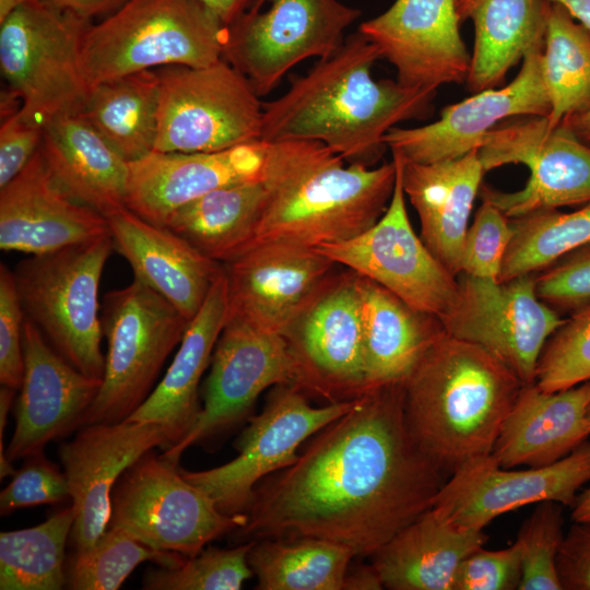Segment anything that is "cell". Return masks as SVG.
I'll list each match as a JSON object with an SVG mask.
<instances>
[{
	"mask_svg": "<svg viewBox=\"0 0 590 590\" xmlns=\"http://www.w3.org/2000/svg\"><path fill=\"white\" fill-rule=\"evenodd\" d=\"M101 319L107 341L105 371L83 425L127 420L153 391L189 324L168 300L135 278L105 295Z\"/></svg>",
	"mask_w": 590,
	"mask_h": 590,
	"instance_id": "8",
	"label": "cell"
},
{
	"mask_svg": "<svg viewBox=\"0 0 590 590\" xmlns=\"http://www.w3.org/2000/svg\"><path fill=\"white\" fill-rule=\"evenodd\" d=\"M109 234L106 219L68 196L42 150L0 188V248L44 255Z\"/></svg>",
	"mask_w": 590,
	"mask_h": 590,
	"instance_id": "24",
	"label": "cell"
},
{
	"mask_svg": "<svg viewBox=\"0 0 590 590\" xmlns=\"http://www.w3.org/2000/svg\"><path fill=\"white\" fill-rule=\"evenodd\" d=\"M70 498L64 472L47 460L43 452L26 458L0 493V512L7 516L16 509L58 504Z\"/></svg>",
	"mask_w": 590,
	"mask_h": 590,
	"instance_id": "46",
	"label": "cell"
},
{
	"mask_svg": "<svg viewBox=\"0 0 590 590\" xmlns=\"http://www.w3.org/2000/svg\"><path fill=\"white\" fill-rule=\"evenodd\" d=\"M457 279L456 303L439 318L445 332L483 347L524 385L534 382L541 352L564 321L538 297L535 273L505 282L465 273Z\"/></svg>",
	"mask_w": 590,
	"mask_h": 590,
	"instance_id": "16",
	"label": "cell"
},
{
	"mask_svg": "<svg viewBox=\"0 0 590 590\" xmlns=\"http://www.w3.org/2000/svg\"><path fill=\"white\" fill-rule=\"evenodd\" d=\"M115 249L109 234L21 261L13 270L25 314L50 345L86 376L103 379L98 288Z\"/></svg>",
	"mask_w": 590,
	"mask_h": 590,
	"instance_id": "6",
	"label": "cell"
},
{
	"mask_svg": "<svg viewBox=\"0 0 590 590\" xmlns=\"http://www.w3.org/2000/svg\"><path fill=\"white\" fill-rule=\"evenodd\" d=\"M74 522L72 506L44 522L0 533L1 590H60L66 587V545Z\"/></svg>",
	"mask_w": 590,
	"mask_h": 590,
	"instance_id": "38",
	"label": "cell"
},
{
	"mask_svg": "<svg viewBox=\"0 0 590 590\" xmlns=\"http://www.w3.org/2000/svg\"><path fill=\"white\" fill-rule=\"evenodd\" d=\"M589 481V440L552 464L526 470L502 468L491 453L456 470L432 509L457 528L483 530L495 518L526 505L551 500L573 507Z\"/></svg>",
	"mask_w": 590,
	"mask_h": 590,
	"instance_id": "18",
	"label": "cell"
},
{
	"mask_svg": "<svg viewBox=\"0 0 590 590\" xmlns=\"http://www.w3.org/2000/svg\"><path fill=\"white\" fill-rule=\"evenodd\" d=\"M479 157L485 173L508 164L529 168L530 177L521 190L505 192L481 186V199L509 219L590 202V145L562 122L551 128L546 117L522 116L498 125L485 137Z\"/></svg>",
	"mask_w": 590,
	"mask_h": 590,
	"instance_id": "12",
	"label": "cell"
},
{
	"mask_svg": "<svg viewBox=\"0 0 590 590\" xmlns=\"http://www.w3.org/2000/svg\"><path fill=\"white\" fill-rule=\"evenodd\" d=\"M562 4L569 14L590 31V0H550Z\"/></svg>",
	"mask_w": 590,
	"mask_h": 590,
	"instance_id": "55",
	"label": "cell"
},
{
	"mask_svg": "<svg viewBox=\"0 0 590 590\" xmlns=\"http://www.w3.org/2000/svg\"><path fill=\"white\" fill-rule=\"evenodd\" d=\"M246 515H227L181 474L178 463L153 450L119 477L111 492L107 528H118L142 543L186 557L236 531Z\"/></svg>",
	"mask_w": 590,
	"mask_h": 590,
	"instance_id": "10",
	"label": "cell"
},
{
	"mask_svg": "<svg viewBox=\"0 0 590 590\" xmlns=\"http://www.w3.org/2000/svg\"><path fill=\"white\" fill-rule=\"evenodd\" d=\"M460 22L470 19V15L481 0H455Z\"/></svg>",
	"mask_w": 590,
	"mask_h": 590,
	"instance_id": "57",
	"label": "cell"
},
{
	"mask_svg": "<svg viewBox=\"0 0 590 590\" xmlns=\"http://www.w3.org/2000/svg\"><path fill=\"white\" fill-rule=\"evenodd\" d=\"M263 193L260 178L223 186L176 210L164 226L225 263L251 244Z\"/></svg>",
	"mask_w": 590,
	"mask_h": 590,
	"instance_id": "34",
	"label": "cell"
},
{
	"mask_svg": "<svg viewBox=\"0 0 590 590\" xmlns=\"http://www.w3.org/2000/svg\"><path fill=\"white\" fill-rule=\"evenodd\" d=\"M227 27L237 21L256 0H201Z\"/></svg>",
	"mask_w": 590,
	"mask_h": 590,
	"instance_id": "53",
	"label": "cell"
},
{
	"mask_svg": "<svg viewBox=\"0 0 590 590\" xmlns=\"http://www.w3.org/2000/svg\"><path fill=\"white\" fill-rule=\"evenodd\" d=\"M442 476L411 434L403 385L377 387L257 485L234 532L248 541L322 539L371 556L432 508Z\"/></svg>",
	"mask_w": 590,
	"mask_h": 590,
	"instance_id": "1",
	"label": "cell"
},
{
	"mask_svg": "<svg viewBox=\"0 0 590 590\" xmlns=\"http://www.w3.org/2000/svg\"><path fill=\"white\" fill-rule=\"evenodd\" d=\"M521 542L502 550L471 552L459 565L451 590H519L521 581Z\"/></svg>",
	"mask_w": 590,
	"mask_h": 590,
	"instance_id": "47",
	"label": "cell"
},
{
	"mask_svg": "<svg viewBox=\"0 0 590 590\" xmlns=\"http://www.w3.org/2000/svg\"><path fill=\"white\" fill-rule=\"evenodd\" d=\"M40 150L61 189L103 216L126 206L127 162L80 115L44 126Z\"/></svg>",
	"mask_w": 590,
	"mask_h": 590,
	"instance_id": "31",
	"label": "cell"
},
{
	"mask_svg": "<svg viewBox=\"0 0 590 590\" xmlns=\"http://www.w3.org/2000/svg\"><path fill=\"white\" fill-rule=\"evenodd\" d=\"M25 314L13 271L0 264V382L20 389L23 370V324Z\"/></svg>",
	"mask_w": 590,
	"mask_h": 590,
	"instance_id": "48",
	"label": "cell"
},
{
	"mask_svg": "<svg viewBox=\"0 0 590 590\" xmlns=\"http://www.w3.org/2000/svg\"><path fill=\"white\" fill-rule=\"evenodd\" d=\"M377 47L358 31L331 56L319 59L288 90L263 104L260 142L319 141L347 163L373 167L387 148L385 135L400 122L425 119L436 92L375 80Z\"/></svg>",
	"mask_w": 590,
	"mask_h": 590,
	"instance_id": "2",
	"label": "cell"
},
{
	"mask_svg": "<svg viewBox=\"0 0 590 590\" xmlns=\"http://www.w3.org/2000/svg\"><path fill=\"white\" fill-rule=\"evenodd\" d=\"M91 24L39 0H27L0 23L1 73L26 117L45 126L83 109L90 88L82 48Z\"/></svg>",
	"mask_w": 590,
	"mask_h": 590,
	"instance_id": "7",
	"label": "cell"
},
{
	"mask_svg": "<svg viewBox=\"0 0 590 590\" xmlns=\"http://www.w3.org/2000/svg\"><path fill=\"white\" fill-rule=\"evenodd\" d=\"M293 382L306 396L328 403L365 393L357 273L334 272L281 333Z\"/></svg>",
	"mask_w": 590,
	"mask_h": 590,
	"instance_id": "14",
	"label": "cell"
},
{
	"mask_svg": "<svg viewBox=\"0 0 590 590\" xmlns=\"http://www.w3.org/2000/svg\"><path fill=\"white\" fill-rule=\"evenodd\" d=\"M355 400L315 408L294 385L274 386L262 412L249 418L237 438L236 458L203 471L180 468L181 474L224 514H245L257 485L292 465L299 457V446L346 413Z\"/></svg>",
	"mask_w": 590,
	"mask_h": 590,
	"instance_id": "13",
	"label": "cell"
},
{
	"mask_svg": "<svg viewBox=\"0 0 590 590\" xmlns=\"http://www.w3.org/2000/svg\"><path fill=\"white\" fill-rule=\"evenodd\" d=\"M227 317L282 333L338 266L315 248L259 243L222 263Z\"/></svg>",
	"mask_w": 590,
	"mask_h": 590,
	"instance_id": "23",
	"label": "cell"
},
{
	"mask_svg": "<svg viewBox=\"0 0 590 590\" xmlns=\"http://www.w3.org/2000/svg\"><path fill=\"white\" fill-rule=\"evenodd\" d=\"M384 585L377 571L369 565H361L354 569L349 568L343 590H379Z\"/></svg>",
	"mask_w": 590,
	"mask_h": 590,
	"instance_id": "52",
	"label": "cell"
},
{
	"mask_svg": "<svg viewBox=\"0 0 590 590\" xmlns=\"http://www.w3.org/2000/svg\"><path fill=\"white\" fill-rule=\"evenodd\" d=\"M60 10L72 12L91 21L101 14H110L127 0H39Z\"/></svg>",
	"mask_w": 590,
	"mask_h": 590,
	"instance_id": "51",
	"label": "cell"
},
{
	"mask_svg": "<svg viewBox=\"0 0 590 590\" xmlns=\"http://www.w3.org/2000/svg\"><path fill=\"white\" fill-rule=\"evenodd\" d=\"M23 356L15 428L4 451L10 463L40 453L46 444L78 430L102 385V379L84 375L66 361L27 317Z\"/></svg>",
	"mask_w": 590,
	"mask_h": 590,
	"instance_id": "22",
	"label": "cell"
},
{
	"mask_svg": "<svg viewBox=\"0 0 590 590\" xmlns=\"http://www.w3.org/2000/svg\"><path fill=\"white\" fill-rule=\"evenodd\" d=\"M543 46L544 39L529 48L509 84L477 92L444 107L439 119L432 123L393 127L385 135L387 148L405 162L430 164L479 150L487 133L506 118H547L550 101L541 72Z\"/></svg>",
	"mask_w": 590,
	"mask_h": 590,
	"instance_id": "19",
	"label": "cell"
},
{
	"mask_svg": "<svg viewBox=\"0 0 590 590\" xmlns=\"http://www.w3.org/2000/svg\"><path fill=\"white\" fill-rule=\"evenodd\" d=\"M27 0H0V23Z\"/></svg>",
	"mask_w": 590,
	"mask_h": 590,
	"instance_id": "58",
	"label": "cell"
},
{
	"mask_svg": "<svg viewBox=\"0 0 590 590\" xmlns=\"http://www.w3.org/2000/svg\"><path fill=\"white\" fill-rule=\"evenodd\" d=\"M563 505L542 502L524 521L518 534L521 542L519 590H563L557 556L564 540Z\"/></svg>",
	"mask_w": 590,
	"mask_h": 590,
	"instance_id": "43",
	"label": "cell"
},
{
	"mask_svg": "<svg viewBox=\"0 0 590 590\" xmlns=\"http://www.w3.org/2000/svg\"><path fill=\"white\" fill-rule=\"evenodd\" d=\"M186 558L176 552L153 548L121 529L107 528L93 545L74 550L66 562V587L72 590H116L143 562L175 568Z\"/></svg>",
	"mask_w": 590,
	"mask_h": 590,
	"instance_id": "40",
	"label": "cell"
},
{
	"mask_svg": "<svg viewBox=\"0 0 590 590\" xmlns=\"http://www.w3.org/2000/svg\"><path fill=\"white\" fill-rule=\"evenodd\" d=\"M262 143L216 152H151L129 162L126 206L155 225L223 186L259 179Z\"/></svg>",
	"mask_w": 590,
	"mask_h": 590,
	"instance_id": "25",
	"label": "cell"
},
{
	"mask_svg": "<svg viewBox=\"0 0 590 590\" xmlns=\"http://www.w3.org/2000/svg\"><path fill=\"white\" fill-rule=\"evenodd\" d=\"M523 385L483 347L444 332L403 384L411 434L452 474L492 453Z\"/></svg>",
	"mask_w": 590,
	"mask_h": 590,
	"instance_id": "4",
	"label": "cell"
},
{
	"mask_svg": "<svg viewBox=\"0 0 590 590\" xmlns=\"http://www.w3.org/2000/svg\"><path fill=\"white\" fill-rule=\"evenodd\" d=\"M562 123L567 126L582 142L590 145V108L564 119Z\"/></svg>",
	"mask_w": 590,
	"mask_h": 590,
	"instance_id": "54",
	"label": "cell"
},
{
	"mask_svg": "<svg viewBox=\"0 0 590 590\" xmlns=\"http://www.w3.org/2000/svg\"><path fill=\"white\" fill-rule=\"evenodd\" d=\"M587 422H588V425H589V428H590V404H589L588 410H587Z\"/></svg>",
	"mask_w": 590,
	"mask_h": 590,
	"instance_id": "59",
	"label": "cell"
},
{
	"mask_svg": "<svg viewBox=\"0 0 590 590\" xmlns=\"http://www.w3.org/2000/svg\"><path fill=\"white\" fill-rule=\"evenodd\" d=\"M44 126L20 109L2 118L0 128V188L11 181L39 150Z\"/></svg>",
	"mask_w": 590,
	"mask_h": 590,
	"instance_id": "49",
	"label": "cell"
},
{
	"mask_svg": "<svg viewBox=\"0 0 590 590\" xmlns=\"http://www.w3.org/2000/svg\"><path fill=\"white\" fill-rule=\"evenodd\" d=\"M365 392L404 384L445 332L440 319L413 309L378 283L357 274Z\"/></svg>",
	"mask_w": 590,
	"mask_h": 590,
	"instance_id": "30",
	"label": "cell"
},
{
	"mask_svg": "<svg viewBox=\"0 0 590 590\" xmlns=\"http://www.w3.org/2000/svg\"><path fill=\"white\" fill-rule=\"evenodd\" d=\"M538 297L558 312H573L590 302V243L535 273Z\"/></svg>",
	"mask_w": 590,
	"mask_h": 590,
	"instance_id": "45",
	"label": "cell"
},
{
	"mask_svg": "<svg viewBox=\"0 0 590 590\" xmlns=\"http://www.w3.org/2000/svg\"><path fill=\"white\" fill-rule=\"evenodd\" d=\"M550 0H481L472 11L475 39L467 79L477 93L499 85L545 35Z\"/></svg>",
	"mask_w": 590,
	"mask_h": 590,
	"instance_id": "33",
	"label": "cell"
},
{
	"mask_svg": "<svg viewBox=\"0 0 590 590\" xmlns=\"http://www.w3.org/2000/svg\"><path fill=\"white\" fill-rule=\"evenodd\" d=\"M104 217L115 249L128 260L134 278L190 321L203 305L223 264L180 235L145 221L127 206Z\"/></svg>",
	"mask_w": 590,
	"mask_h": 590,
	"instance_id": "26",
	"label": "cell"
},
{
	"mask_svg": "<svg viewBox=\"0 0 590 590\" xmlns=\"http://www.w3.org/2000/svg\"><path fill=\"white\" fill-rule=\"evenodd\" d=\"M158 103V72L143 70L91 87L78 115L133 162L154 151Z\"/></svg>",
	"mask_w": 590,
	"mask_h": 590,
	"instance_id": "35",
	"label": "cell"
},
{
	"mask_svg": "<svg viewBox=\"0 0 590 590\" xmlns=\"http://www.w3.org/2000/svg\"><path fill=\"white\" fill-rule=\"evenodd\" d=\"M210 364L196 425L180 442L162 453L175 463L189 447L214 444L250 418L266 389L293 382L283 337L236 317H226Z\"/></svg>",
	"mask_w": 590,
	"mask_h": 590,
	"instance_id": "17",
	"label": "cell"
},
{
	"mask_svg": "<svg viewBox=\"0 0 590 590\" xmlns=\"http://www.w3.org/2000/svg\"><path fill=\"white\" fill-rule=\"evenodd\" d=\"M253 543L232 548L209 546L175 568L150 569L143 577V589L239 590L253 575L248 562Z\"/></svg>",
	"mask_w": 590,
	"mask_h": 590,
	"instance_id": "41",
	"label": "cell"
},
{
	"mask_svg": "<svg viewBox=\"0 0 590 590\" xmlns=\"http://www.w3.org/2000/svg\"><path fill=\"white\" fill-rule=\"evenodd\" d=\"M155 152H216L260 142L263 104L224 59L158 68Z\"/></svg>",
	"mask_w": 590,
	"mask_h": 590,
	"instance_id": "9",
	"label": "cell"
},
{
	"mask_svg": "<svg viewBox=\"0 0 590 590\" xmlns=\"http://www.w3.org/2000/svg\"><path fill=\"white\" fill-rule=\"evenodd\" d=\"M226 26L201 0H127L84 35L86 83L166 66L206 67L223 59Z\"/></svg>",
	"mask_w": 590,
	"mask_h": 590,
	"instance_id": "5",
	"label": "cell"
},
{
	"mask_svg": "<svg viewBox=\"0 0 590 590\" xmlns=\"http://www.w3.org/2000/svg\"><path fill=\"white\" fill-rule=\"evenodd\" d=\"M381 217L347 240L315 247L337 264L384 286L415 310L441 318L456 303L458 279L426 247L408 216L402 161Z\"/></svg>",
	"mask_w": 590,
	"mask_h": 590,
	"instance_id": "15",
	"label": "cell"
},
{
	"mask_svg": "<svg viewBox=\"0 0 590 590\" xmlns=\"http://www.w3.org/2000/svg\"><path fill=\"white\" fill-rule=\"evenodd\" d=\"M571 508L573 521H590V487L578 494L577 499Z\"/></svg>",
	"mask_w": 590,
	"mask_h": 590,
	"instance_id": "56",
	"label": "cell"
},
{
	"mask_svg": "<svg viewBox=\"0 0 590 590\" xmlns=\"http://www.w3.org/2000/svg\"><path fill=\"white\" fill-rule=\"evenodd\" d=\"M512 235L509 217L496 205L482 199L463 239L460 273L498 281Z\"/></svg>",
	"mask_w": 590,
	"mask_h": 590,
	"instance_id": "44",
	"label": "cell"
},
{
	"mask_svg": "<svg viewBox=\"0 0 590 590\" xmlns=\"http://www.w3.org/2000/svg\"><path fill=\"white\" fill-rule=\"evenodd\" d=\"M226 317L227 282L223 269L200 310L189 321L164 377L127 418L160 424L167 437L166 449L180 442L197 423L202 408L198 400L199 384L211 363Z\"/></svg>",
	"mask_w": 590,
	"mask_h": 590,
	"instance_id": "29",
	"label": "cell"
},
{
	"mask_svg": "<svg viewBox=\"0 0 590 590\" xmlns=\"http://www.w3.org/2000/svg\"><path fill=\"white\" fill-rule=\"evenodd\" d=\"M590 380V302L570 317L546 341L535 371V384L553 392Z\"/></svg>",
	"mask_w": 590,
	"mask_h": 590,
	"instance_id": "42",
	"label": "cell"
},
{
	"mask_svg": "<svg viewBox=\"0 0 590 590\" xmlns=\"http://www.w3.org/2000/svg\"><path fill=\"white\" fill-rule=\"evenodd\" d=\"M509 221L514 235L503 260L499 282L538 273L590 243V202L569 213L543 209Z\"/></svg>",
	"mask_w": 590,
	"mask_h": 590,
	"instance_id": "39",
	"label": "cell"
},
{
	"mask_svg": "<svg viewBox=\"0 0 590 590\" xmlns=\"http://www.w3.org/2000/svg\"><path fill=\"white\" fill-rule=\"evenodd\" d=\"M590 380L547 392L526 384L508 413L492 455L502 468L552 464L588 440Z\"/></svg>",
	"mask_w": 590,
	"mask_h": 590,
	"instance_id": "27",
	"label": "cell"
},
{
	"mask_svg": "<svg viewBox=\"0 0 590 590\" xmlns=\"http://www.w3.org/2000/svg\"><path fill=\"white\" fill-rule=\"evenodd\" d=\"M359 16L340 0H256L226 27L223 59L264 96L302 61L334 54Z\"/></svg>",
	"mask_w": 590,
	"mask_h": 590,
	"instance_id": "11",
	"label": "cell"
},
{
	"mask_svg": "<svg viewBox=\"0 0 590 590\" xmlns=\"http://www.w3.org/2000/svg\"><path fill=\"white\" fill-rule=\"evenodd\" d=\"M401 161L402 185L418 215L420 237L457 276L469 217L485 174L479 150L430 164Z\"/></svg>",
	"mask_w": 590,
	"mask_h": 590,
	"instance_id": "28",
	"label": "cell"
},
{
	"mask_svg": "<svg viewBox=\"0 0 590 590\" xmlns=\"http://www.w3.org/2000/svg\"><path fill=\"white\" fill-rule=\"evenodd\" d=\"M557 573L564 590H590V521H574L565 534Z\"/></svg>",
	"mask_w": 590,
	"mask_h": 590,
	"instance_id": "50",
	"label": "cell"
},
{
	"mask_svg": "<svg viewBox=\"0 0 590 590\" xmlns=\"http://www.w3.org/2000/svg\"><path fill=\"white\" fill-rule=\"evenodd\" d=\"M156 447L167 448L163 427L129 420L83 425L59 447L74 510L69 538L74 550L93 545L104 534L114 486L130 465Z\"/></svg>",
	"mask_w": 590,
	"mask_h": 590,
	"instance_id": "20",
	"label": "cell"
},
{
	"mask_svg": "<svg viewBox=\"0 0 590 590\" xmlns=\"http://www.w3.org/2000/svg\"><path fill=\"white\" fill-rule=\"evenodd\" d=\"M262 143L263 201L249 245L284 243L315 248L355 237L385 213L396 163H347L319 141Z\"/></svg>",
	"mask_w": 590,
	"mask_h": 590,
	"instance_id": "3",
	"label": "cell"
},
{
	"mask_svg": "<svg viewBox=\"0 0 590 590\" xmlns=\"http://www.w3.org/2000/svg\"><path fill=\"white\" fill-rule=\"evenodd\" d=\"M541 72L550 101L551 128L590 108V31L552 1L546 12Z\"/></svg>",
	"mask_w": 590,
	"mask_h": 590,
	"instance_id": "37",
	"label": "cell"
},
{
	"mask_svg": "<svg viewBox=\"0 0 590 590\" xmlns=\"http://www.w3.org/2000/svg\"><path fill=\"white\" fill-rule=\"evenodd\" d=\"M486 540L483 530L457 528L430 508L371 555L370 564L387 589L451 590L460 563Z\"/></svg>",
	"mask_w": 590,
	"mask_h": 590,
	"instance_id": "32",
	"label": "cell"
},
{
	"mask_svg": "<svg viewBox=\"0 0 590 590\" xmlns=\"http://www.w3.org/2000/svg\"><path fill=\"white\" fill-rule=\"evenodd\" d=\"M460 23L455 0H396L357 31L396 68L399 83L437 92L467 82L471 56Z\"/></svg>",
	"mask_w": 590,
	"mask_h": 590,
	"instance_id": "21",
	"label": "cell"
},
{
	"mask_svg": "<svg viewBox=\"0 0 590 590\" xmlns=\"http://www.w3.org/2000/svg\"><path fill=\"white\" fill-rule=\"evenodd\" d=\"M355 554L315 538L256 540L248 562L259 590H343Z\"/></svg>",
	"mask_w": 590,
	"mask_h": 590,
	"instance_id": "36",
	"label": "cell"
}]
</instances>
